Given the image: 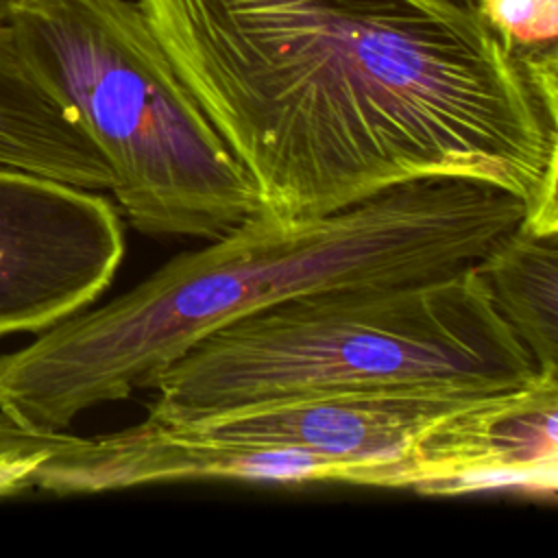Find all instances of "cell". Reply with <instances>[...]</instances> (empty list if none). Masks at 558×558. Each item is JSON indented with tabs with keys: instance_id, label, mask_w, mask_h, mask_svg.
<instances>
[{
	"instance_id": "obj_1",
	"label": "cell",
	"mask_w": 558,
	"mask_h": 558,
	"mask_svg": "<svg viewBox=\"0 0 558 558\" xmlns=\"http://www.w3.org/2000/svg\"><path fill=\"white\" fill-rule=\"evenodd\" d=\"M259 209L318 218L464 179L558 229V81L447 0H137Z\"/></svg>"
},
{
	"instance_id": "obj_2",
	"label": "cell",
	"mask_w": 558,
	"mask_h": 558,
	"mask_svg": "<svg viewBox=\"0 0 558 558\" xmlns=\"http://www.w3.org/2000/svg\"><path fill=\"white\" fill-rule=\"evenodd\" d=\"M525 218L519 198L464 179L414 181L340 211L283 220L262 209L92 312L0 355V412L63 432L131 397L207 333L286 299L460 270Z\"/></svg>"
},
{
	"instance_id": "obj_3",
	"label": "cell",
	"mask_w": 558,
	"mask_h": 558,
	"mask_svg": "<svg viewBox=\"0 0 558 558\" xmlns=\"http://www.w3.org/2000/svg\"><path fill=\"white\" fill-rule=\"evenodd\" d=\"M473 264L427 279L305 292L194 342L148 388L177 423L305 395L447 388L490 395L536 377Z\"/></svg>"
},
{
	"instance_id": "obj_4",
	"label": "cell",
	"mask_w": 558,
	"mask_h": 558,
	"mask_svg": "<svg viewBox=\"0 0 558 558\" xmlns=\"http://www.w3.org/2000/svg\"><path fill=\"white\" fill-rule=\"evenodd\" d=\"M0 20L100 150L137 231L214 240L259 209L137 2L0 0Z\"/></svg>"
},
{
	"instance_id": "obj_5",
	"label": "cell",
	"mask_w": 558,
	"mask_h": 558,
	"mask_svg": "<svg viewBox=\"0 0 558 558\" xmlns=\"http://www.w3.org/2000/svg\"><path fill=\"white\" fill-rule=\"evenodd\" d=\"M124 257L111 201L0 166V336L44 331L100 296Z\"/></svg>"
},
{
	"instance_id": "obj_6",
	"label": "cell",
	"mask_w": 558,
	"mask_h": 558,
	"mask_svg": "<svg viewBox=\"0 0 558 558\" xmlns=\"http://www.w3.org/2000/svg\"><path fill=\"white\" fill-rule=\"evenodd\" d=\"M484 397L447 388L338 390L168 425L231 445L303 449L347 466L360 486L414 488L416 453L429 432Z\"/></svg>"
},
{
	"instance_id": "obj_7",
	"label": "cell",
	"mask_w": 558,
	"mask_h": 558,
	"mask_svg": "<svg viewBox=\"0 0 558 558\" xmlns=\"http://www.w3.org/2000/svg\"><path fill=\"white\" fill-rule=\"evenodd\" d=\"M198 480L353 484L347 466L303 449L220 442L146 416L100 438L61 434L37 488L70 495Z\"/></svg>"
},
{
	"instance_id": "obj_8",
	"label": "cell",
	"mask_w": 558,
	"mask_h": 558,
	"mask_svg": "<svg viewBox=\"0 0 558 558\" xmlns=\"http://www.w3.org/2000/svg\"><path fill=\"white\" fill-rule=\"evenodd\" d=\"M558 368L488 395L429 432L416 453L418 493L490 486L556 490Z\"/></svg>"
},
{
	"instance_id": "obj_9",
	"label": "cell",
	"mask_w": 558,
	"mask_h": 558,
	"mask_svg": "<svg viewBox=\"0 0 558 558\" xmlns=\"http://www.w3.org/2000/svg\"><path fill=\"white\" fill-rule=\"evenodd\" d=\"M0 166L109 192L111 172L72 111L24 63L0 20Z\"/></svg>"
},
{
	"instance_id": "obj_10",
	"label": "cell",
	"mask_w": 558,
	"mask_h": 558,
	"mask_svg": "<svg viewBox=\"0 0 558 558\" xmlns=\"http://www.w3.org/2000/svg\"><path fill=\"white\" fill-rule=\"evenodd\" d=\"M473 266L536 371L558 368V229L521 220Z\"/></svg>"
},
{
	"instance_id": "obj_11",
	"label": "cell",
	"mask_w": 558,
	"mask_h": 558,
	"mask_svg": "<svg viewBox=\"0 0 558 558\" xmlns=\"http://www.w3.org/2000/svg\"><path fill=\"white\" fill-rule=\"evenodd\" d=\"M473 11L514 61L558 81V0H477Z\"/></svg>"
},
{
	"instance_id": "obj_12",
	"label": "cell",
	"mask_w": 558,
	"mask_h": 558,
	"mask_svg": "<svg viewBox=\"0 0 558 558\" xmlns=\"http://www.w3.org/2000/svg\"><path fill=\"white\" fill-rule=\"evenodd\" d=\"M447 2H453V4H458V7H466V9H473L477 0H447Z\"/></svg>"
}]
</instances>
